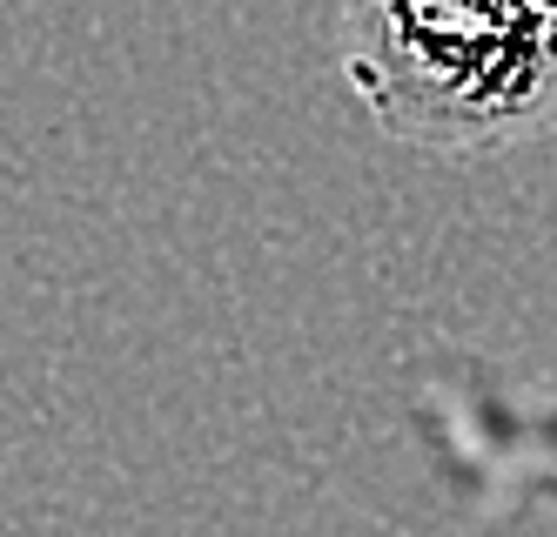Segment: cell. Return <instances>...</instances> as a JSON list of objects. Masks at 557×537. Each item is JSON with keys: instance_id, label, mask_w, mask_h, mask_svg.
Segmentation results:
<instances>
[{"instance_id": "6da1fadb", "label": "cell", "mask_w": 557, "mask_h": 537, "mask_svg": "<svg viewBox=\"0 0 557 537\" xmlns=\"http://www.w3.org/2000/svg\"><path fill=\"white\" fill-rule=\"evenodd\" d=\"M336 61L417 155H504L557 121V21L531 0H343Z\"/></svg>"}, {"instance_id": "7a4b0ae2", "label": "cell", "mask_w": 557, "mask_h": 537, "mask_svg": "<svg viewBox=\"0 0 557 537\" xmlns=\"http://www.w3.org/2000/svg\"><path fill=\"white\" fill-rule=\"evenodd\" d=\"M531 8H544V14H550V21H557V0H531Z\"/></svg>"}]
</instances>
